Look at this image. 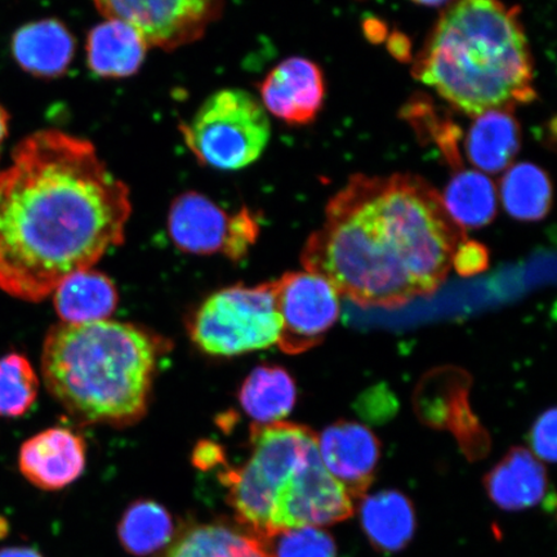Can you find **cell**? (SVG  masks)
<instances>
[{"label": "cell", "mask_w": 557, "mask_h": 557, "mask_svg": "<svg viewBox=\"0 0 557 557\" xmlns=\"http://www.w3.org/2000/svg\"><path fill=\"white\" fill-rule=\"evenodd\" d=\"M128 186L95 145L58 129L26 137L0 171V289L39 302L122 246Z\"/></svg>", "instance_id": "1"}, {"label": "cell", "mask_w": 557, "mask_h": 557, "mask_svg": "<svg viewBox=\"0 0 557 557\" xmlns=\"http://www.w3.org/2000/svg\"><path fill=\"white\" fill-rule=\"evenodd\" d=\"M463 240L465 230L422 177L357 174L330 200L301 262L360 308L394 310L433 296Z\"/></svg>", "instance_id": "2"}, {"label": "cell", "mask_w": 557, "mask_h": 557, "mask_svg": "<svg viewBox=\"0 0 557 557\" xmlns=\"http://www.w3.org/2000/svg\"><path fill=\"white\" fill-rule=\"evenodd\" d=\"M413 76L468 115L537 100L534 61L518 7L455 0L413 62Z\"/></svg>", "instance_id": "3"}, {"label": "cell", "mask_w": 557, "mask_h": 557, "mask_svg": "<svg viewBox=\"0 0 557 557\" xmlns=\"http://www.w3.org/2000/svg\"><path fill=\"white\" fill-rule=\"evenodd\" d=\"M169 343L132 323H60L48 332L41 374L53 399L83 426L127 428L148 413Z\"/></svg>", "instance_id": "4"}, {"label": "cell", "mask_w": 557, "mask_h": 557, "mask_svg": "<svg viewBox=\"0 0 557 557\" xmlns=\"http://www.w3.org/2000/svg\"><path fill=\"white\" fill-rule=\"evenodd\" d=\"M250 456L221 473L236 519L263 541L298 528H323L354 515V499L325 470L318 435L302 424L253 423Z\"/></svg>", "instance_id": "5"}, {"label": "cell", "mask_w": 557, "mask_h": 557, "mask_svg": "<svg viewBox=\"0 0 557 557\" xmlns=\"http://www.w3.org/2000/svg\"><path fill=\"white\" fill-rule=\"evenodd\" d=\"M180 132L199 163L239 171L262 156L271 127L267 110L256 97L247 90L226 88L209 96Z\"/></svg>", "instance_id": "6"}, {"label": "cell", "mask_w": 557, "mask_h": 557, "mask_svg": "<svg viewBox=\"0 0 557 557\" xmlns=\"http://www.w3.org/2000/svg\"><path fill=\"white\" fill-rule=\"evenodd\" d=\"M281 322L274 282L234 285L209 296L194 312L189 334L200 351L236 357L277 344Z\"/></svg>", "instance_id": "7"}, {"label": "cell", "mask_w": 557, "mask_h": 557, "mask_svg": "<svg viewBox=\"0 0 557 557\" xmlns=\"http://www.w3.org/2000/svg\"><path fill=\"white\" fill-rule=\"evenodd\" d=\"M169 233L174 246L186 253H222L239 261L259 238L260 222L248 208L228 213L206 195L187 191L173 200Z\"/></svg>", "instance_id": "8"}, {"label": "cell", "mask_w": 557, "mask_h": 557, "mask_svg": "<svg viewBox=\"0 0 557 557\" xmlns=\"http://www.w3.org/2000/svg\"><path fill=\"white\" fill-rule=\"evenodd\" d=\"M226 0H94L107 20L134 26L149 47L177 50L199 40L220 18Z\"/></svg>", "instance_id": "9"}, {"label": "cell", "mask_w": 557, "mask_h": 557, "mask_svg": "<svg viewBox=\"0 0 557 557\" xmlns=\"http://www.w3.org/2000/svg\"><path fill=\"white\" fill-rule=\"evenodd\" d=\"M281 333L277 346L297 355L323 343L339 318V294L323 275L299 271L274 282Z\"/></svg>", "instance_id": "10"}, {"label": "cell", "mask_w": 557, "mask_h": 557, "mask_svg": "<svg viewBox=\"0 0 557 557\" xmlns=\"http://www.w3.org/2000/svg\"><path fill=\"white\" fill-rule=\"evenodd\" d=\"M320 459L354 500L364 498L381 458L379 438L364 424L341 421L318 436Z\"/></svg>", "instance_id": "11"}, {"label": "cell", "mask_w": 557, "mask_h": 557, "mask_svg": "<svg viewBox=\"0 0 557 557\" xmlns=\"http://www.w3.org/2000/svg\"><path fill=\"white\" fill-rule=\"evenodd\" d=\"M262 107L289 125H306L317 120L325 99L322 67L305 58L281 62L260 86Z\"/></svg>", "instance_id": "12"}, {"label": "cell", "mask_w": 557, "mask_h": 557, "mask_svg": "<svg viewBox=\"0 0 557 557\" xmlns=\"http://www.w3.org/2000/svg\"><path fill=\"white\" fill-rule=\"evenodd\" d=\"M85 438L65 428L41 431L23 444L18 465L23 475L45 491H59L75 482L86 468Z\"/></svg>", "instance_id": "13"}, {"label": "cell", "mask_w": 557, "mask_h": 557, "mask_svg": "<svg viewBox=\"0 0 557 557\" xmlns=\"http://www.w3.org/2000/svg\"><path fill=\"white\" fill-rule=\"evenodd\" d=\"M11 51L25 73L53 79L65 74L72 65L75 39L61 21L39 20L21 26L13 34Z\"/></svg>", "instance_id": "14"}, {"label": "cell", "mask_w": 557, "mask_h": 557, "mask_svg": "<svg viewBox=\"0 0 557 557\" xmlns=\"http://www.w3.org/2000/svg\"><path fill=\"white\" fill-rule=\"evenodd\" d=\"M545 466L525 448H512L485 478L493 503L505 510L533 507L548 497Z\"/></svg>", "instance_id": "15"}, {"label": "cell", "mask_w": 557, "mask_h": 557, "mask_svg": "<svg viewBox=\"0 0 557 557\" xmlns=\"http://www.w3.org/2000/svg\"><path fill=\"white\" fill-rule=\"evenodd\" d=\"M149 48L134 26L120 20H107L88 35V66L101 78H128L141 69Z\"/></svg>", "instance_id": "16"}, {"label": "cell", "mask_w": 557, "mask_h": 557, "mask_svg": "<svg viewBox=\"0 0 557 557\" xmlns=\"http://www.w3.org/2000/svg\"><path fill=\"white\" fill-rule=\"evenodd\" d=\"M520 148V124L511 110H492L478 115L465 139L466 157L479 172H503Z\"/></svg>", "instance_id": "17"}, {"label": "cell", "mask_w": 557, "mask_h": 557, "mask_svg": "<svg viewBox=\"0 0 557 557\" xmlns=\"http://www.w3.org/2000/svg\"><path fill=\"white\" fill-rule=\"evenodd\" d=\"M52 295L61 323L67 324L108 320L120 302L113 281L94 269L70 275Z\"/></svg>", "instance_id": "18"}, {"label": "cell", "mask_w": 557, "mask_h": 557, "mask_svg": "<svg viewBox=\"0 0 557 557\" xmlns=\"http://www.w3.org/2000/svg\"><path fill=\"white\" fill-rule=\"evenodd\" d=\"M239 401L253 423L282 422L296 406L295 380L282 367H257L244 381Z\"/></svg>", "instance_id": "19"}, {"label": "cell", "mask_w": 557, "mask_h": 557, "mask_svg": "<svg viewBox=\"0 0 557 557\" xmlns=\"http://www.w3.org/2000/svg\"><path fill=\"white\" fill-rule=\"evenodd\" d=\"M361 525L374 547L396 552L412 540L416 517L410 500L399 492L387 491L363 498Z\"/></svg>", "instance_id": "20"}, {"label": "cell", "mask_w": 557, "mask_h": 557, "mask_svg": "<svg viewBox=\"0 0 557 557\" xmlns=\"http://www.w3.org/2000/svg\"><path fill=\"white\" fill-rule=\"evenodd\" d=\"M442 200L450 219L463 230L490 225L497 214L496 185L483 172H458Z\"/></svg>", "instance_id": "21"}, {"label": "cell", "mask_w": 557, "mask_h": 557, "mask_svg": "<svg viewBox=\"0 0 557 557\" xmlns=\"http://www.w3.org/2000/svg\"><path fill=\"white\" fill-rule=\"evenodd\" d=\"M506 212L520 221H541L553 206V184L541 166L520 163L507 170L499 186Z\"/></svg>", "instance_id": "22"}, {"label": "cell", "mask_w": 557, "mask_h": 557, "mask_svg": "<svg viewBox=\"0 0 557 557\" xmlns=\"http://www.w3.org/2000/svg\"><path fill=\"white\" fill-rule=\"evenodd\" d=\"M166 557H275L263 540L235 529L198 525L181 535Z\"/></svg>", "instance_id": "23"}, {"label": "cell", "mask_w": 557, "mask_h": 557, "mask_svg": "<svg viewBox=\"0 0 557 557\" xmlns=\"http://www.w3.org/2000/svg\"><path fill=\"white\" fill-rule=\"evenodd\" d=\"M173 533L171 513L162 505L149 499L132 504L117 528L123 547L137 557L150 556L169 546Z\"/></svg>", "instance_id": "24"}, {"label": "cell", "mask_w": 557, "mask_h": 557, "mask_svg": "<svg viewBox=\"0 0 557 557\" xmlns=\"http://www.w3.org/2000/svg\"><path fill=\"white\" fill-rule=\"evenodd\" d=\"M39 379L23 355L10 354L0 359V417H20L37 399Z\"/></svg>", "instance_id": "25"}, {"label": "cell", "mask_w": 557, "mask_h": 557, "mask_svg": "<svg viewBox=\"0 0 557 557\" xmlns=\"http://www.w3.org/2000/svg\"><path fill=\"white\" fill-rule=\"evenodd\" d=\"M403 114L407 121L412 123L418 135L435 143L453 169L461 170L462 157L459 151V138H461L462 132L455 123L438 115L434 104L424 100V97L407 103Z\"/></svg>", "instance_id": "26"}, {"label": "cell", "mask_w": 557, "mask_h": 557, "mask_svg": "<svg viewBox=\"0 0 557 557\" xmlns=\"http://www.w3.org/2000/svg\"><path fill=\"white\" fill-rule=\"evenodd\" d=\"M275 557H336V545L322 528H298L278 534Z\"/></svg>", "instance_id": "27"}, {"label": "cell", "mask_w": 557, "mask_h": 557, "mask_svg": "<svg viewBox=\"0 0 557 557\" xmlns=\"http://www.w3.org/2000/svg\"><path fill=\"white\" fill-rule=\"evenodd\" d=\"M556 416L555 408L542 413L528 436L532 455L541 462L555 463L556 461Z\"/></svg>", "instance_id": "28"}, {"label": "cell", "mask_w": 557, "mask_h": 557, "mask_svg": "<svg viewBox=\"0 0 557 557\" xmlns=\"http://www.w3.org/2000/svg\"><path fill=\"white\" fill-rule=\"evenodd\" d=\"M490 264L487 249L478 242L463 240L453 255L451 267L462 276L483 273Z\"/></svg>", "instance_id": "29"}, {"label": "cell", "mask_w": 557, "mask_h": 557, "mask_svg": "<svg viewBox=\"0 0 557 557\" xmlns=\"http://www.w3.org/2000/svg\"><path fill=\"white\" fill-rule=\"evenodd\" d=\"M193 463L200 470H212L215 466L225 463V453L218 444L199 443L194 450Z\"/></svg>", "instance_id": "30"}, {"label": "cell", "mask_w": 557, "mask_h": 557, "mask_svg": "<svg viewBox=\"0 0 557 557\" xmlns=\"http://www.w3.org/2000/svg\"><path fill=\"white\" fill-rule=\"evenodd\" d=\"M389 51L400 60H407L410 55L409 41L403 34H395L389 41Z\"/></svg>", "instance_id": "31"}, {"label": "cell", "mask_w": 557, "mask_h": 557, "mask_svg": "<svg viewBox=\"0 0 557 557\" xmlns=\"http://www.w3.org/2000/svg\"><path fill=\"white\" fill-rule=\"evenodd\" d=\"M0 557H44L37 549L29 547H9L0 549Z\"/></svg>", "instance_id": "32"}, {"label": "cell", "mask_w": 557, "mask_h": 557, "mask_svg": "<svg viewBox=\"0 0 557 557\" xmlns=\"http://www.w3.org/2000/svg\"><path fill=\"white\" fill-rule=\"evenodd\" d=\"M9 127H10V115L7 113V110L3 108V104L0 103V150H2V146L5 141L7 136H9Z\"/></svg>", "instance_id": "33"}, {"label": "cell", "mask_w": 557, "mask_h": 557, "mask_svg": "<svg viewBox=\"0 0 557 557\" xmlns=\"http://www.w3.org/2000/svg\"><path fill=\"white\" fill-rule=\"evenodd\" d=\"M413 3L426 7H438L447 3L448 0H412Z\"/></svg>", "instance_id": "34"}]
</instances>
